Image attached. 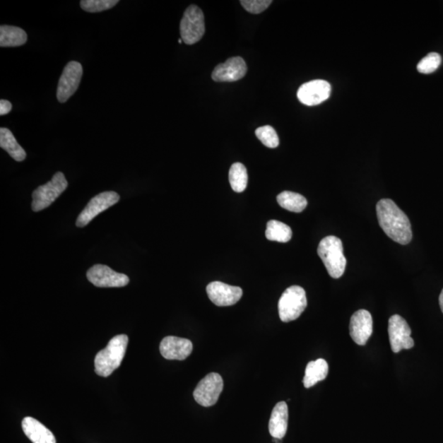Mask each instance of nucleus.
<instances>
[{
  "label": "nucleus",
  "mask_w": 443,
  "mask_h": 443,
  "mask_svg": "<svg viewBox=\"0 0 443 443\" xmlns=\"http://www.w3.org/2000/svg\"><path fill=\"white\" fill-rule=\"evenodd\" d=\"M329 374V365L324 359L310 361L305 369L303 384L305 389L312 388L319 382L324 380Z\"/></svg>",
  "instance_id": "6ab92c4d"
},
{
  "label": "nucleus",
  "mask_w": 443,
  "mask_h": 443,
  "mask_svg": "<svg viewBox=\"0 0 443 443\" xmlns=\"http://www.w3.org/2000/svg\"><path fill=\"white\" fill-rule=\"evenodd\" d=\"M376 211L379 225L386 236L401 245H406L410 242V222L394 201L389 199H383L377 203Z\"/></svg>",
  "instance_id": "f257e3e1"
},
{
  "label": "nucleus",
  "mask_w": 443,
  "mask_h": 443,
  "mask_svg": "<svg viewBox=\"0 0 443 443\" xmlns=\"http://www.w3.org/2000/svg\"><path fill=\"white\" fill-rule=\"evenodd\" d=\"M258 139L268 148H276L279 145V138L276 131L271 126L259 127L256 131Z\"/></svg>",
  "instance_id": "a878e982"
},
{
  "label": "nucleus",
  "mask_w": 443,
  "mask_h": 443,
  "mask_svg": "<svg viewBox=\"0 0 443 443\" xmlns=\"http://www.w3.org/2000/svg\"><path fill=\"white\" fill-rule=\"evenodd\" d=\"M69 182L63 172H56L47 184L40 186L33 193L32 208L39 212L49 207L67 189Z\"/></svg>",
  "instance_id": "39448f33"
},
{
  "label": "nucleus",
  "mask_w": 443,
  "mask_h": 443,
  "mask_svg": "<svg viewBox=\"0 0 443 443\" xmlns=\"http://www.w3.org/2000/svg\"><path fill=\"white\" fill-rule=\"evenodd\" d=\"M442 58L440 54L437 53H430L425 56L420 62L417 65V70L423 74H430L439 68L441 65Z\"/></svg>",
  "instance_id": "bb28decb"
},
{
  "label": "nucleus",
  "mask_w": 443,
  "mask_h": 443,
  "mask_svg": "<svg viewBox=\"0 0 443 443\" xmlns=\"http://www.w3.org/2000/svg\"><path fill=\"white\" fill-rule=\"evenodd\" d=\"M266 236L269 241L286 243L291 240L293 231L287 224L271 220L267 223Z\"/></svg>",
  "instance_id": "5701e85b"
},
{
  "label": "nucleus",
  "mask_w": 443,
  "mask_h": 443,
  "mask_svg": "<svg viewBox=\"0 0 443 443\" xmlns=\"http://www.w3.org/2000/svg\"><path fill=\"white\" fill-rule=\"evenodd\" d=\"M229 182L234 191L240 193L246 190L248 184L247 170L241 163H235L231 166L229 170Z\"/></svg>",
  "instance_id": "b1692460"
},
{
  "label": "nucleus",
  "mask_w": 443,
  "mask_h": 443,
  "mask_svg": "<svg viewBox=\"0 0 443 443\" xmlns=\"http://www.w3.org/2000/svg\"><path fill=\"white\" fill-rule=\"evenodd\" d=\"M278 205L288 211L302 212L308 205L307 199L298 193L283 191L277 196Z\"/></svg>",
  "instance_id": "4be33fe9"
},
{
  "label": "nucleus",
  "mask_w": 443,
  "mask_h": 443,
  "mask_svg": "<svg viewBox=\"0 0 443 443\" xmlns=\"http://www.w3.org/2000/svg\"><path fill=\"white\" fill-rule=\"evenodd\" d=\"M389 335L391 350L394 353L411 349L415 345L409 324L398 314H394L389 319Z\"/></svg>",
  "instance_id": "9d476101"
},
{
  "label": "nucleus",
  "mask_w": 443,
  "mask_h": 443,
  "mask_svg": "<svg viewBox=\"0 0 443 443\" xmlns=\"http://www.w3.org/2000/svg\"><path fill=\"white\" fill-rule=\"evenodd\" d=\"M12 110V104L6 100H0V115H6Z\"/></svg>",
  "instance_id": "c85d7f7f"
},
{
  "label": "nucleus",
  "mask_w": 443,
  "mask_h": 443,
  "mask_svg": "<svg viewBox=\"0 0 443 443\" xmlns=\"http://www.w3.org/2000/svg\"><path fill=\"white\" fill-rule=\"evenodd\" d=\"M129 344V337L120 334L112 338L104 350L95 358V373L101 377H109L120 367Z\"/></svg>",
  "instance_id": "f03ea898"
},
{
  "label": "nucleus",
  "mask_w": 443,
  "mask_h": 443,
  "mask_svg": "<svg viewBox=\"0 0 443 443\" xmlns=\"http://www.w3.org/2000/svg\"><path fill=\"white\" fill-rule=\"evenodd\" d=\"M331 85L328 81L314 80L303 84L298 90L300 102L308 106L318 105L329 98Z\"/></svg>",
  "instance_id": "ddd939ff"
},
{
  "label": "nucleus",
  "mask_w": 443,
  "mask_h": 443,
  "mask_svg": "<svg viewBox=\"0 0 443 443\" xmlns=\"http://www.w3.org/2000/svg\"><path fill=\"white\" fill-rule=\"evenodd\" d=\"M22 427L25 436L33 443H56L52 432L33 417H25Z\"/></svg>",
  "instance_id": "a211bd4d"
},
{
  "label": "nucleus",
  "mask_w": 443,
  "mask_h": 443,
  "mask_svg": "<svg viewBox=\"0 0 443 443\" xmlns=\"http://www.w3.org/2000/svg\"><path fill=\"white\" fill-rule=\"evenodd\" d=\"M206 32L205 17L202 10L196 5H191L186 9L181 20V38L187 45L200 42Z\"/></svg>",
  "instance_id": "423d86ee"
},
{
  "label": "nucleus",
  "mask_w": 443,
  "mask_h": 443,
  "mask_svg": "<svg viewBox=\"0 0 443 443\" xmlns=\"http://www.w3.org/2000/svg\"><path fill=\"white\" fill-rule=\"evenodd\" d=\"M120 200V196L115 191H105L95 196L88 203L76 220V225L83 228L88 225L93 218L98 216L100 213L108 210Z\"/></svg>",
  "instance_id": "1a4fd4ad"
},
{
  "label": "nucleus",
  "mask_w": 443,
  "mask_h": 443,
  "mask_svg": "<svg viewBox=\"0 0 443 443\" xmlns=\"http://www.w3.org/2000/svg\"><path fill=\"white\" fill-rule=\"evenodd\" d=\"M206 292L208 298L217 307H231L237 304L242 297V289L221 282H212L208 285Z\"/></svg>",
  "instance_id": "f8f14e48"
},
{
  "label": "nucleus",
  "mask_w": 443,
  "mask_h": 443,
  "mask_svg": "<svg viewBox=\"0 0 443 443\" xmlns=\"http://www.w3.org/2000/svg\"><path fill=\"white\" fill-rule=\"evenodd\" d=\"M275 443H282V439H274Z\"/></svg>",
  "instance_id": "7c9ffc66"
},
{
  "label": "nucleus",
  "mask_w": 443,
  "mask_h": 443,
  "mask_svg": "<svg viewBox=\"0 0 443 443\" xmlns=\"http://www.w3.org/2000/svg\"><path fill=\"white\" fill-rule=\"evenodd\" d=\"M86 277L89 282L98 288H123L130 282L126 275L117 273L104 264H95L91 267Z\"/></svg>",
  "instance_id": "9b49d317"
},
{
  "label": "nucleus",
  "mask_w": 443,
  "mask_h": 443,
  "mask_svg": "<svg viewBox=\"0 0 443 443\" xmlns=\"http://www.w3.org/2000/svg\"><path fill=\"white\" fill-rule=\"evenodd\" d=\"M119 3V0H83L80 5L85 12L100 13L113 8Z\"/></svg>",
  "instance_id": "393cba45"
},
{
  "label": "nucleus",
  "mask_w": 443,
  "mask_h": 443,
  "mask_svg": "<svg viewBox=\"0 0 443 443\" xmlns=\"http://www.w3.org/2000/svg\"><path fill=\"white\" fill-rule=\"evenodd\" d=\"M317 252L330 276L333 278L342 277L348 261L343 254L341 239L335 236L324 237L319 242Z\"/></svg>",
  "instance_id": "7ed1b4c3"
},
{
  "label": "nucleus",
  "mask_w": 443,
  "mask_h": 443,
  "mask_svg": "<svg viewBox=\"0 0 443 443\" xmlns=\"http://www.w3.org/2000/svg\"><path fill=\"white\" fill-rule=\"evenodd\" d=\"M247 73V66L245 61L241 57H233L217 66L213 71L212 79L218 83H232L243 78Z\"/></svg>",
  "instance_id": "2eb2a0df"
},
{
  "label": "nucleus",
  "mask_w": 443,
  "mask_h": 443,
  "mask_svg": "<svg viewBox=\"0 0 443 443\" xmlns=\"http://www.w3.org/2000/svg\"><path fill=\"white\" fill-rule=\"evenodd\" d=\"M307 307V298L302 287L292 286L285 291L278 302L280 319L284 323L297 319Z\"/></svg>",
  "instance_id": "20e7f679"
},
{
  "label": "nucleus",
  "mask_w": 443,
  "mask_h": 443,
  "mask_svg": "<svg viewBox=\"0 0 443 443\" xmlns=\"http://www.w3.org/2000/svg\"><path fill=\"white\" fill-rule=\"evenodd\" d=\"M439 305H440V308L442 309V312L443 313V289L439 295Z\"/></svg>",
  "instance_id": "c756f323"
},
{
  "label": "nucleus",
  "mask_w": 443,
  "mask_h": 443,
  "mask_svg": "<svg viewBox=\"0 0 443 443\" xmlns=\"http://www.w3.org/2000/svg\"><path fill=\"white\" fill-rule=\"evenodd\" d=\"M271 4V0H242L241 1L243 8L253 14L263 13Z\"/></svg>",
  "instance_id": "cd10ccee"
},
{
  "label": "nucleus",
  "mask_w": 443,
  "mask_h": 443,
  "mask_svg": "<svg viewBox=\"0 0 443 443\" xmlns=\"http://www.w3.org/2000/svg\"><path fill=\"white\" fill-rule=\"evenodd\" d=\"M183 42V40L181 39L178 40V42H179V44H182V42Z\"/></svg>",
  "instance_id": "2f4dec72"
},
{
  "label": "nucleus",
  "mask_w": 443,
  "mask_h": 443,
  "mask_svg": "<svg viewBox=\"0 0 443 443\" xmlns=\"http://www.w3.org/2000/svg\"><path fill=\"white\" fill-rule=\"evenodd\" d=\"M223 389L222 377L217 373H211L200 381L193 396L199 405L211 407L217 403Z\"/></svg>",
  "instance_id": "6e6552de"
},
{
  "label": "nucleus",
  "mask_w": 443,
  "mask_h": 443,
  "mask_svg": "<svg viewBox=\"0 0 443 443\" xmlns=\"http://www.w3.org/2000/svg\"><path fill=\"white\" fill-rule=\"evenodd\" d=\"M83 75V65L76 61H71L65 66L57 88V99L60 103H65L72 98L79 88Z\"/></svg>",
  "instance_id": "0eeeda50"
},
{
  "label": "nucleus",
  "mask_w": 443,
  "mask_h": 443,
  "mask_svg": "<svg viewBox=\"0 0 443 443\" xmlns=\"http://www.w3.org/2000/svg\"><path fill=\"white\" fill-rule=\"evenodd\" d=\"M0 147L5 151H7L8 155L18 162L25 160V157H27V153L18 144L12 131L5 129V127L0 129Z\"/></svg>",
  "instance_id": "412c9836"
},
{
  "label": "nucleus",
  "mask_w": 443,
  "mask_h": 443,
  "mask_svg": "<svg viewBox=\"0 0 443 443\" xmlns=\"http://www.w3.org/2000/svg\"><path fill=\"white\" fill-rule=\"evenodd\" d=\"M27 40L28 35L22 28L8 25H2L0 27V47H21Z\"/></svg>",
  "instance_id": "aec40b11"
},
{
  "label": "nucleus",
  "mask_w": 443,
  "mask_h": 443,
  "mask_svg": "<svg viewBox=\"0 0 443 443\" xmlns=\"http://www.w3.org/2000/svg\"><path fill=\"white\" fill-rule=\"evenodd\" d=\"M288 425V406L280 401L274 406L268 423L269 434L273 439H283L287 434Z\"/></svg>",
  "instance_id": "f3484780"
},
{
  "label": "nucleus",
  "mask_w": 443,
  "mask_h": 443,
  "mask_svg": "<svg viewBox=\"0 0 443 443\" xmlns=\"http://www.w3.org/2000/svg\"><path fill=\"white\" fill-rule=\"evenodd\" d=\"M160 350L167 360H184L191 354L193 344L190 340L169 336L161 341Z\"/></svg>",
  "instance_id": "dca6fc26"
},
{
  "label": "nucleus",
  "mask_w": 443,
  "mask_h": 443,
  "mask_svg": "<svg viewBox=\"0 0 443 443\" xmlns=\"http://www.w3.org/2000/svg\"><path fill=\"white\" fill-rule=\"evenodd\" d=\"M373 333V319L365 309H360L350 318V334L356 344L365 345Z\"/></svg>",
  "instance_id": "4468645a"
}]
</instances>
